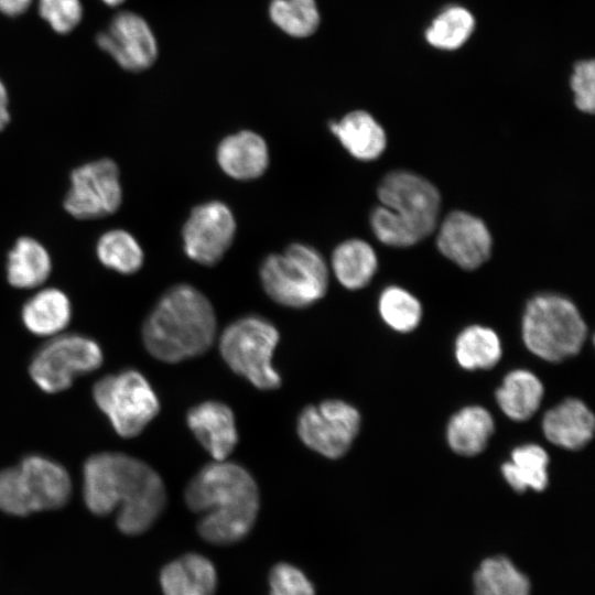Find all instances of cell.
<instances>
[{"label": "cell", "instance_id": "4dcf8cb0", "mask_svg": "<svg viewBox=\"0 0 595 595\" xmlns=\"http://www.w3.org/2000/svg\"><path fill=\"white\" fill-rule=\"evenodd\" d=\"M473 29L472 13L464 8L452 7L434 19L425 36L437 48L454 50L468 39Z\"/></svg>", "mask_w": 595, "mask_h": 595}, {"label": "cell", "instance_id": "8d00e7d4", "mask_svg": "<svg viewBox=\"0 0 595 595\" xmlns=\"http://www.w3.org/2000/svg\"><path fill=\"white\" fill-rule=\"evenodd\" d=\"M8 106H9L8 93L3 83L0 80V132L10 122V112H9Z\"/></svg>", "mask_w": 595, "mask_h": 595}, {"label": "cell", "instance_id": "cb8c5ba5", "mask_svg": "<svg viewBox=\"0 0 595 595\" xmlns=\"http://www.w3.org/2000/svg\"><path fill=\"white\" fill-rule=\"evenodd\" d=\"M378 261L372 247L361 239H349L333 251L332 268L336 279L346 289L366 286L374 278Z\"/></svg>", "mask_w": 595, "mask_h": 595}, {"label": "cell", "instance_id": "8992f818", "mask_svg": "<svg viewBox=\"0 0 595 595\" xmlns=\"http://www.w3.org/2000/svg\"><path fill=\"white\" fill-rule=\"evenodd\" d=\"M587 328L574 303L559 294L531 299L522 318V337L528 349L548 361H561L580 351Z\"/></svg>", "mask_w": 595, "mask_h": 595}, {"label": "cell", "instance_id": "603a6c76", "mask_svg": "<svg viewBox=\"0 0 595 595\" xmlns=\"http://www.w3.org/2000/svg\"><path fill=\"white\" fill-rule=\"evenodd\" d=\"M542 398L541 381L532 372L523 369L509 372L496 391L500 409L516 421L531 418L539 409Z\"/></svg>", "mask_w": 595, "mask_h": 595}, {"label": "cell", "instance_id": "ac0fdd59", "mask_svg": "<svg viewBox=\"0 0 595 595\" xmlns=\"http://www.w3.org/2000/svg\"><path fill=\"white\" fill-rule=\"evenodd\" d=\"M542 428L551 443L566 450H578L593 437L595 419L584 402L566 399L544 414Z\"/></svg>", "mask_w": 595, "mask_h": 595}, {"label": "cell", "instance_id": "7402d4cb", "mask_svg": "<svg viewBox=\"0 0 595 595\" xmlns=\"http://www.w3.org/2000/svg\"><path fill=\"white\" fill-rule=\"evenodd\" d=\"M52 260L46 248L32 237L17 239L7 256L6 277L15 289H33L50 277Z\"/></svg>", "mask_w": 595, "mask_h": 595}, {"label": "cell", "instance_id": "2e32d148", "mask_svg": "<svg viewBox=\"0 0 595 595\" xmlns=\"http://www.w3.org/2000/svg\"><path fill=\"white\" fill-rule=\"evenodd\" d=\"M186 423L201 445L215 461H225L238 443L231 409L219 401H205L191 408Z\"/></svg>", "mask_w": 595, "mask_h": 595}, {"label": "cell", "instance_id": "836d02e7", "mask_svg": "<svg viewBox=\"0 0 595 595\" xmlns=\"http://www.w3.org/2000/svg\"><path fill=\"white\" fill-rule=\"evenodd\" d=\"M270 595H315L314 587L305 574L298 567L277 564L270 573Z\"/></svg>", "mask_w": 595, "mask_h": 595}, {"label": "cell", "instance_id": "3957f363", "mask_svg": "<svg viewBox=\"0 0 595 595\" xmlns=\"http://www.w3.org/2000/svg\"><path fill=\"white\" fill-rule=\"evenodd\" d=\"M217 321L209 300L190 284L167 290L142 325V340L154 358L175 364L208 350Z\"/></svg>", "mask_w": 595, "mask_h": 595}, {"label": "cell", "instance_id": "9c48e42d", "mask_svg": "<svg viewBox=\"0 0 595 595\" xmlns=\"http://www.w3.org/2000/svg\"><path fill=\"white\" fill-rule=\"evenodd\" d=\"M93 398L116 433L127 439L142 433L160 411L152 386L136 369L101 377L93 387Z\"/></svg>", "mask_w": 595, "mask_h": 595}, {"label": "cell", "instance_id": "e0dca14e", "mask_svg": "<svg viewBox=\"0 0 595 595\" xmlns=\"http://www.w3.org/2000/svg\"><path fill=\"white\" fill-rule=\"evenodd\" d=\"M217 161L227 175L247 181L264 173L269 164V151L262 137L252 131H240L219 143Z\"/></svg>", "mask_w": 595, "mask_h": 595}, {"label": "cell", "instance_id": "8fae6325", "mask_svg": "<svg viewBox=\"0 0 595 595\" xmlns=\"http://www.w3.org/2000/svg\"><path fill=\"white\" fill-rule=\"evenodd\" d=\"M64 209L79 220H94L115 214L122 202L118 165L108 158L87 162L69 174Z\"/></svg>", "mask_w": 595, "mask_h": 595}, {"label": "cell", "instance_id": "52a82bcc", "mask_svg": "<svg viewBox=\"0 0 595 595\" xmlns=\"http://www.w3.org/2000/svg\"><path fill=\"white\" fill-rule=\"evenodd\" d=\"M260 278L266 293L277 303L303 309L321 300L328 286V269L313 247L292 244L282 253L268 256Z\"/></svg>", "mask_w": 595, "mask_h": 595}, {"label": "cell", "instance_id": "44dd1931", "mask_svg": "<svg viewBox=\"0 0 595 595\" xmlns=\"http://www.w3.org/2000/svg\"><path fill=\"white\" fill-rule=\"evenodd\" d=\"M71 318V301L57 288L37 291L24 302L21 309L24 327L36 336H56L68 325Z\"/></svg>", "mask_w": 595, "mask_h": 595}, {"label": "cell", "instance_id": "f1b7e54d", "mask_svg": "<svg viewBox=\"0 0 595 595\" xmlns=\"http://www.w3.org/2000/svg\"><path fill=\"white\" fill-rule=\"evenodd\" d=\"M96 255L104 267L121 274L136 273L144 258L138 240L119 228L108 230L98 238Z\"/></svg>", "mask_w": 595, "mask_h": 595}, {"label": "cell", "instance_id": "7c38bea8", "mask_svg": "<svg viewBox=\"0 0 595 595\" xmlns=\"http://www.w3.org/2000/svg\"><path fill=\"white\" fill-rule=\"evenodd\" d=\"M360 428V414L349 403L328 399L305 407L296 423L300 440L312 451L339 458L350 447Z\"/></svg>", "mask_w": 595, "mask_h": 595}, {"label": "cell", "instance_id": "30bf717a", "mask_svg": "<svg viewBox=\"0 0 595 595\" xmlns=\"http://www.w3.org/2000/svg\"><path fill=\"white\" fill-rule=\"evenodd\" d=\"M99 344L82 334L56 335L32 356L29 372L35 385L46 393L68 389L74 379L102 365Z\"/></svg>", "mask_w": 595, "mask_h": 595}, {"label": "cell", "instance_id": "484cf974", "mask_svg": "<svg viewBox=\"0 0 595 595\" xmlns=\"http://www.w3.org/2000/svg\"><path fill=\"white\" fill-rule=\"evenodd\" d=\"M548 454L541 446L526 444L512 451L511 461L501 466V473L517 491H541L548 485Z\"/></svg>", "mask_w": 595, "mask_h": 595}, {"label": "cell", "instance_id": "d6986e66", "mask_svg": "<svg viewBox=\"0 0 595 595\" xmlns=\"http://www.w3.org/2000/svg\"><path fill=\"white\" fill-rule=\"evenodd\" d=\"M160 584L164 595H214L217 573L207 558L188 553L163 567Z\"/></svg>", "mask_w": 595, "mask_h": 595}, {"label": "cell", "instance_id": "ffe728a7", "mask_svg": "<svg viewBox=\"0 0 595 595\" xmlns=\"http://www.w3.org/2000/svg\"><path fill=\"white\" fill-rule=\"evenodd\" d=\"M329 129L343 147L361 161L378 159L387 145L383 128L363 110L349 112L340 121H332Z\"/></svg>", "mask_w": 595, "mask_h": 595}, {"label": "cell", "instance_id": "d6a6232c", "mask_svg": "<svg viewBox=\"0 0 595 595\" xmlns=\"http://www.w3.org/2000/svg\"><path fill=\"white\" fill-rule=\"evenodd\" d=\"M39 13L55 32L65 34L80 22L83 7L79 0H39Z\"/></svg>", "mask_w": 595, "mask_h": 595}, {"label": "cell", "instance_id": "4fadbf2b", "mask_svg": "<svg viewBox=\"0 0 595 595\" xmlns=\"http://www.w3.org/2000/svg\"><path fill=\"white\" fill-rule=\"evenodd\" d=\"M236 232L235 217L221 202L196 206L183 226L184 251L204 266L217 263L230 247Z\"/></svg>", "mask_w": 595, "mask_h": 595}, {"label": "cell", "instance_id": "5bb4252c", "mask_svg": "<svg viewBox=\"0 0 595 595\" xmlns=\"http://www.w3.org/2000/svg\"><path fill=\"white\" fill-rule=\"evenodd\" d=\"M98 46L127 71L139 72L153 64L156 42L148 23L133 12H119L96 37Z\"/></svg>", "mask_w": 595, "mask_h": 595}, {"label": "cell", "instance_id": "d590c367", "mask_svg": "<svg viewBox=\"0 0 595 595\" xmlns=\"http://www.w3.org/2000/svg\"><path fill=\"white\" fill-rule=\"evenodd\" d=\"M32 0H0V12L15 17L28 10Z\"/></svg>", "mask_w": 595, "mask_h": 595}, {"label": "cell", "instance_id": "1f68e13d", "mask_svg": "<svg viewBox=\"0 0 595 595\" xmlns=\"http://www.w3.org/2000/svg\"><path fill=\"white\" fill-rule=\"evenodd\" d=\"M270 15L285 33L299 37L312 34L320 22L314 0H273Z\"/></svg>", "mask_w": 595, "mask_h": 595}, {"label": "cell", "instance_id": "ba28073f", "mask_svg": "<svg viewBox=\"0 0 595 595\" xmlns=\"http://www.w3.org/2000/svg\"><path fill=\"white\" fill-rule=\"evenodd\" d=\"M279 332L268 320L249 315L229 324L220 335L219 351L229 368L261 390L281 386L272 366Z\"/></svg>", "mask_w": 595, "mask_h": 595}, {"label": "cell", "instance_id": "7a4b0ae2", "mask_svg": "<svg viewBox=\"0 0 595 595\" xmlns=\"http://www.w3.org/2000/svg\"><path fill=\"white\" fill-rule=\"evenodd\" d=\"M185 504L198 516L197 531L213 544H231L251 531L260 506L253 476L241 465L214 461L203 466L184 490Z\"/></svg>", "mask_w": 595, "mask_h": 595}, {"label": "cell", "instance_id": "83f0119b", "mask_svg": "<svg viewBox=\"0 0 595 595\" xmlns=\"http://www.w3.org/2000/svg\"><path fill=\"white\" fill-rule=\"evenodd\" d=\"M455 355L465 369H489L501 356L499 337L491 328L468 326L456 338Z\"/></svg>", "mask_w": 595, "mask_h": 595}, {"label": "cell", "instance_id": "e575fe53", "mask_svg": "<svg viewBox=\"0 0 595 595\" xmlns=\"http://www.w3.org/2000/svg\"><path fill=\"white\" fill-rule=\"evenodd\" d=\"M575 106L583 112L593 113L595 109V65L594 61L576 63L571 77Z\"/></svg>", "mask_w": 595, "mask_h": 595}, {"label": "cell", "instance_id": "f546056e", "mask_svg": "<svg viewBox=\"0 0 595 595\" xmlns=\"http://www.w3.org/2000/svg\"><path fill=\"white\" fill-rule=\"evenodd\" d=\"M379 313L391 328L408 333L419 325L422 307L419 300L409 291L391 285L380 294Z\"/></svg>", "mask_w": 595, "mask_h": 595}, {"label": "cell", "instance_id": "d4e9b609", "mask_svg": "<svg viewBox=\"0 0 595 595\" xmlns=\"http://www.w3.org/2000/svg\"><path fill=\"white\" fill-rule=\"evenodd\" d=\"M494 432L490 413L478 405L466 407L455 413L447 425L451 448L461 455H476L487 445Z\"/></svg>", "mask_w": 595, "mask_h": 595}, {"label": "cell", "instance_id": "5b68a950", "mask_svg": "<svg viewBox=\"0 0 595 595\" xmlns=\"http://www.w3.org/2000/svg\"><path fill=\"white\" fill-rule=\"evenodd\" d=\"M71 496L68 472L41 454L26 455L15 466L0 470V510L6 513L24 517L58 509Z\"/></svg>", "mask_w": 595, "mask_h": 595}, {"label": "cell", "instance_id": "277c9868", "mask_svg": "<svg viewBox=\"0 0 595 595\" xmlns=\"http://www.w3.org/2000/svg\"><path fill=\"white\" fill-rule=\"evenodd\" d=\"M377 193L381 206L372 210L370 225L382 244L410 247L434 231L441 196L430 181L409 171H392Z\"/></svg>", "mask_w": 595, "mask_h": 595}, {"label": "cell", "instance_id": "74e56055", "mask_svg": "<svg viewBox=\"0 0 595 595\" xmlns=\"http://www.w3.org/2000/svg\"><path fill=\"white\" fill-rule=\"evenodd\" d=\"M106 4L116 7L120 3H122L125 0H102Z\"/></svg>", "mask_w": 595, "mask_h": 595}, {"label": "cell", "instance_id": "4316f807", "mask_svg": "<svg viewBox=\"0 0 595 595\" xmlns=\"http://www.w3.org/2000/svg\"><path fill=\"white\" fill-rule=\"evenodd\" d=\"M475 595H529L530 582L510 560L495 556L484 560L474 575Z\"/></svg>", "mask_w": 595, "mask_h": 595}, {"label": "cell", "instance_id": "9a60e30c", "mask_svg": "<svg viewBox=\"0 0 595 595\" xmlns=\"http://www.w3.org/2000/svg\"><path fill=\"white\" fill-rule=\"evenodd\" d=\"M436 244L447 259L463 269L474 270L490 257L493 240L480 218L454 210L442 221Z\"/></svg>", "mask_w": 595, "mask_h": 595}, {"label": "cell", "instance_id": "6da1fadb", "mask_svg": "<svg viewBox=\"0 0 595 595\" xmlns=\"http://www.w3.org/2000/svg\"><path fill=\"white\" fill-rule=\"evenodd\" d=\"M83 498L90 512L117 509L118 529L129 536L147 531L166 505L161 476L143 461L119 452H100L83 466Z\"/></svg>", "mask_w": 595, "mask_h": 595}]
</instances>
